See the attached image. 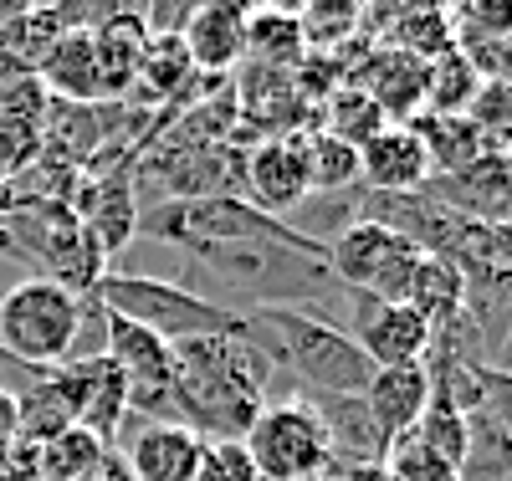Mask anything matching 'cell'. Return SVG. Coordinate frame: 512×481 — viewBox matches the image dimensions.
<instances>
[{"mask_svg": "<svg viewBox=\"0 0 512 481\" xmlns=\"http://www.w3.org/2000/svg\"><path fill=\"white\" fill-rule=\"evenodd\" d=\"M241 318L297 395H364V384L374 379L364 348L308 308H251Z\"/></svg>", "mask_w": 512, "mask_h": 481, "instance_id": "cell-1", "label": "cell"}, {"mask_svg": "<svg viewBox=\"0 0 512 481\" xmlns=\"http://www.w3.org/2000/svg\"><path fill=\"white\" fill-rule=\"evenodd\" d=\"M93 292H98V302H103L108 313L149 328L169 348L190 343V338H221V333H236L241 328V313L236 308H226V302H216V297H200L195 287L169 282V277L113 272L108 267Z\"/></svg>", "mask_w": 512, "mask_h": 481, "instance_id": "cell-2", "label": "cell"}, {"mask_svg": "<svg viewBox=\"0 0 512 481\" xmlns=\"http://www.w3.org/2000/svg\"><path fill=\"white\" fill-rule=\"evenodd\" d=\"M77 333V292L52 277H26L0 297V359L21 369H62Z\"/></svg>", "mask_w": 512, "mask_h": 481, "instance_id": "cell-3", "label": "cell"}, {"mask_svg": "<svg viewBox=\"0 0 512 481\" xmlns=\"http://www.w3.org/2000/svg\"><path fill=\"white\" fill-rule=\"evenodd\" d=\"M420 246L395 236L390 226H374V221H349L328 241L323 267L328 277L344 287V292H364L374 302H405L410 272L420 267Z\"/></svg>", "mask_w": 512, "mask_h": 481, "instance_id": "cell-4", "label": "cell"}, {"mask_svg": "<svg viewBox=\"0 0 512 481\" xmlns=\"http://www.w3.org/2000/svg\"><path fill=\"white\" fill-rule=\"evenodd\" d=\"M241 446L256 466V481H308V476L333 466L323 420L303 395L267 405L251 420V430L241 435Z\"/></svg>", "mask_w": 512, "mask_h": 481, "instance_id": "cell-5", "label": "cell"}, {"mask_svg": "<svg viewBox=\"0 0 512 481\" xmlns=\"http://www.w3.org/2000/svg\"><path fill=\"white\" fill-rule=\"evenodd\" d=\"M241 200L277 215V221H292V215L313 200L303 128H292V134H267L256 149L241 154Z\"/></svg>", "mask_w": 512, "mask_h": 481, "instance_id": "cell-6", "label": "cell"}, {"mask_svg": "<svg viewBox=\"0 0 512 481\" xmlns=\"http://www.w3.org/2000/svg\"><path fill=\"white\" fill-rule=\"evenodd\" d=\"M354 323L344 328L374 369H405V364H425L431 354V323L405 302H374L364 292H349Z\"/></svg>", "mask_w": 512, "mask_h": 481, "instance_id": "cell-7", "label": "cell"}, {"mask_svg": "<svg viewBox=\"0 0 512 481\" xmlns=\"http://www.w3.org/2000/svg\"><path fill=\"white\" fill-rule=\"evenodd\" d=\"M359 180L364 190H384V195H410L436 180L425 139L415 134V123H384L379 134L359 149Z\"/></svg>", "mask_w": 512, "mask_h": 481, "instance_id": "cell-8", "label": "cell"}, {"mask_svg": "<svg viewBox=\"0 0 512 481\" xmlns=\"http://www.w3.org/2000/svg\"><path fill=\"white\" fill-rule=\"evenodd\" d=\"M425 405H431V374H425V364L374 369V379L364 384V410H369L384 446L405 441V435L420 425Z\"/></svg>", "mask_w": 512, "mask_h": 481, "instance_id": "cell-9", "label": "cell"}, {"mask_svg": "<svg viewBox=\"0 0 512 481\" xmlns=\"http://www.w3.org/2000/svg\"><path fill=\"white\" fill-rule=\"evenodd\" d=\"M200 451H205V441L190 425L144 420L134 430V441H128L123 461H128V471H134V481H195Z\"/></svg>", "mask_w": 512, "mask_h": 481, "instance_id": "cell-10", "label": "cell"}, {"mask_svg": "<svg viewBox=\"0 0 512 481\" xmlns=\"http://www.w3.org/2000/svg\"><path fill=\"white\" fill-rule=\"evenodd\" d=\"M318 420H323V435H328V456H333V471H354V466H384L390 446L379 441V430L364 410V395H303Z\"/></svg>", "mask_w": 512, "mask_h": 481, "instance_id": "cell-11", "label": "cell"}, {"mask_svg": "<svg viewBox=\"0 0 512 481\" xmlns=\"http://www.w3.org/2000/svg\"><path fill=\"white\" fill-rule=\"evenodd\" d=\"M349 87H359V93L384 113V123H415L425 113V62H415L395 47L374 52Z\"/></svg>", "mask_w": 512, "mask_h": 481, "instance_id": "cell-12", "label": "cell"}, {"mask_svg": "<svg viewBox=\"0 0 512 481\" xmlns=\"http://www.w3.org/2000/svg\"><path fill=\"white\" fill-rule=\"evenodd\" d=\"M72 405H77V425L93 430L103 446H118V430L128 425V384L108 359L93 364H62Z\"/></svg>", "mask_w": 512, "mask_h": 481, "instance_id": "cell-13", "label": "cell"}, {"mask_svg": "<svg viewBox=\"0 0 512 481\" xmlns=\"http://www.w3.org/2000/svg\"><path fill=\"white\" fill-rule=\"evenodd\" d=\"M180 41H185L195 72H226L246 57V16L236 0H205L180 26Z\"/></svg>", "mask_w": 512, "mask_h": 481, "instance_id": "cell-14", "label": "cell"}, {"mask_svg": "<svg viewBox=\"0 0 512 481\" xmlns=\"http://www.w3.org/2000/svg\"><path fill=\"white\" fill-rule=\"evenodd\" d=\"M36 82L47 87V98H57V103H98V98H103V87H98L93 26L62 31V36L52 41V52L41 57Z\"/></svg>", "mask_w": 512, "mask_h": 481, "instance_id": "cell-15", "label": "cell"}, {"mask_svg": "<svg viewBox=\"0 0 512 481\" xmlns=\"http://www.w3.org/2000/svg\"><path fill=\"white\" fill-rule=\"evenodd\" d=\"M144 47H149L144 16H108V21L93 26V52H98V87H103V98L123 103L128 93H134Z\"/></svg>", "mask_w": 512, "mask_h": 481, "instance_id": "cell-16", "label": "cell"}, {"mask_svg": "<svg viewBox=\"0 0 512 481\" xmlns=\"http://www.w3.org/2000/svg\"><path fill=\"white\" fill-rule=\"evenodd\" d=\"M72 425H77V405H72V389H67L62 369L36 374V384L16 395V441L21 446L41 451V446L57 441V435L72 430Z\"/></svg>", "mask_w": 512, "mask_h": 481, "instance_id": "cell-17", "label": "cell"}, {"mask_svg": "<svg viewBox=\"0 0 512 481\" xmlns=\"http://www.w3.org/2000/svg\"><path fill=\"white\" fill-rule=\"evenodd\" d=\"M461 302H466V277L446 256H420V267L410 272V287H405V308H415L436 333L441 323L461 313Z\"/></svg>", "mask_w": 512, "mask_h": 481, "instance_id": "cell-18", "label": "cell"}, {"mask_svg": "<svg viewBox=\"0 0 512 481\" xmlns=\"http://www.w3.org/2000/svg\"><path fill=\"white\" fill-rule=\"evenodd\" d=\"M415 134L425 139V154H431L436 180H451V174H466L472 164H482L492 149L466 118H415Z\"/></svg>", "mask_w": 512, "mask_h": 481, "instance_id": "cell-19", "label": "cell"}, {"mask_svg": "<svg viewBox=\"0 0 512 481\" xmlns=\"http://www.w3.org/2000/svg\"><path fill=\"white\" fill-rule=\"evenodd\" d=\"M477 87H482V67L456 47L436 62H425V118H466Z\"/></svg>", "mask_w": 512, "mask_h": 481, "instance_id": "cell-20", "label": "cell"}, {"mask_svg": "<svg viewBox=\"0 0 512 481\" xmlns=\"http://www.w3.org/2000/svg\"><path fill=\"white\" fill-rule=\"evenodd\" d=\"M456 481H512V435L487 410L466 415V451Z\"/></svg>", "mask_w": 512, "mask_h": 481, "instance_id": "cell-21", "label": "cell"}, {"mask_svg": "<svg viewBox=\"0 0 512 481\" xmlns=\"http://www.w3.org/2000/svg\"><path fill=\"white\" fill-rule=\"evenodd\" d=\"M303 154H308V185L313 195H344L359 180V149L323 134V128H303Z\"/></svg>", "mask_w": 512, "mask_h": 481, "instance_id": "cell-22", "label": "cell"}, {"mask_svg": "<svg viewBox=\"0 0 512 481\" xmlns=\"http://www.w3.org/2000/svg\"><path fill=\"white\" fill-rule=\"evenodd\" d=\"M195 77V62L185 52L180 36H149L144 47V62H139V77H134V93L128 98H144V103H164L175 87H185Z\"/></svg>", "mask_w": 512, "mask_h": 481, "instance_id": "cell-23", "label": "cell"}, {"mask_svg": "<svg viewBox=\"0 0 512 481\" xmlns=\"http://www.w3.org/2000/svg\"><path fill=\"white\" fill-rule=\"evenodd\" d=\"M246 52L256 57V67L292 72V62L303 57V31L282 11H256V16H246Z\"/></svg>", "mask_w": 512, "mask_h": 481, "instance_id": "cell-24", "label": "cell"}, {"mask_svg": "<svg viewBox=\"0 0 512 481\" xmlns=\"http://www.w3.org/2000/svg\"><path fill=\"white\" fill-rule=\"evenodd\" d=\"M108 451H113V446H103L93 430L72 425V430L57 435V441L41 446V481H82Z\"/></svg>", "mask_w": 512, "mask_h": 481, "instance_id": "cell-25", "label": "cell"}, {"mask_svg": "<svg viewBox=\"0 0 512 481\" xmlns=\"http://www.w3.org/2000/svg\"><path fill=\"white\" fill-rule=\"evenodd\" d=\"M384 128V113L359 93V87H333V98L323 103V134H333V139H344V144H354V149H364L374 134Z\"/></svg>", "mask_w": 512, "mask_h": 481, "instance_id": "cell-26", "label": "cell"}, {"mask_svg": "<svg viewBox=\"0 0 512 481\" xmlns=\"http://www.w3.org/2000/svg\"><path fill=\"white\" fill-rule=\"evenodd\" d=\"M466 123L487 139L492 154H512V82L507 77H482L472 108H466Z\"/></svg>", "mask_w": 512, "mask_h": 481, "instance_id": "cell-27", "label": "cell"}, {"mask_svg": "<svg viewBox=\"0 0 512 481\" xmlns=\"http://www.w3.org/2000/svg\"><path fill=\"white\" fill-rule=\"evenodd\" d=\"M354 26H359V0H308L303 21H297L303 41H313V47H344Z\"/></svg>", "mask_w": 512, "mask_h": 481, "instance_id": "cell-28", "label": "cell"}, {"mask_svg": "<svg viewBox=\"0 0 512 481\" xmlns=\"http://www.w3.org/2000/svg\"><path fill=\"white\" fill-rule=\"evenodd\" d=\"M410 435H415L425 451H436L446 466H461V451H466V415H456L451 405L431 400V405H425V415H420V425H415Z\"/></svg>", "mask_w": 512, "mask_h": 481, "instance_id": "cell-29", "label": "cell"}, {"mask_svg": "<svg viewBox=\"0 0 512 481\" xmlns=\"http://www.w3.org/2000/svg\"><path fill=\"white\" fill-rule=\"evenodd\" d=\"M108 354V308L98 302V292H77V333L67 348V364H93Z\"/></svg>", "mask_w": 512, "mask_h": 481, "instance_id": "cell-30", "label": "cell"}, {"mask_svg": "<svg viewBox=\"0 0 512 481\" xmlns=\"http://www.w3.org/2000/svg\"><path fill=\"white\" fill-rule=\"evenodd\" d=\"M384 471H390V481H456V466H446L436 451H425L415 435H405V441L390 446Z\"/></svg>", "mask_w": 512, "mask_h": 481, "instance_id": "cell-31", "label": "cell"}, {"mask_svg": "<svg viewBox=\"0 0 512 481\" xmlns=\"http://www.w3.org/2000/svg\"><path fill=\"white\" fill-rule=\"evenodd\" d=\"M195 481H256V466L241 441H205Z\"/></svg>", "mask_w": 512, "mask_h": 481, "instance_id": "cell-32", "label": "cell"}, {"mask_svg": "<svg viewBox=\"0 0 512 481\" xmlns=\"http://www.w3.org/2000/svg\"><path fill=\"white\" fill-rule=\"evenodd\" d=\"M461 21L472 41H507L512 36V0H461Z\"/></svg>", "mask_w": 512, "mask_h": 481, "instance_id": "cell-33", "label": "cell"}, {"mask_svg": "<svg viewBox=\"0 0 512 481\" xmlns=\"http://www.w3.org/2000/svg\"><path fill=\"white\" fill-rule=\"evenodd\" d=\"M482 410L512 435V374L507 369H487L482 374Z\"/></svg>", "mask_w": 512, "mask_h": 481, "instance_id": "cell-34", "label": "cell"}, {"mask_svg": "<svg viewBox=\"0 0 512 481\" xmlns=\"http://www.w3.org/2000/svg\"><path fill=\"white\" fill-rule=\"evenodd\" d=\"M82 481H134V471H128V461H123V451L113 446L88 476H82Z\"/></svg>", "mask_w": 512, "mask_h": 481, "instance_id": "cell-35", "label": "cell"}, {"mask_svg": "<svg viewBox=\"0 0 512 481\" xmlns=\"http://www.w3.org/2000/svg\"><path fill=\"white\" fill-rule=\"evenodd\" d=\"M16 446V395L0 384V451Z\"/></svg>", "mask_w": 512, "mask_h": 481, "instance_id": "cell-36", "label": "cell"}, {"mask_svg": "<svg viewBox=\"0 0 512 481\" xmlns=\"http://www.w3.org/2000/svg\"><path fill=\"white\" fill-rule=\"evenodd\" d=\"M41 6V0H0V31H6V26H16L21 16H31Z\"/></svg>", "mask_w": 512, "mask_h": 481, "instance_id": "cell-37", "label": "cell"}, {"mask_svg": "<svg viewBox=\"0 0 512 481\" xmlns=\"http://www.w3.org/2000/svg\"><path fill=\"white\" fill-rule=\"evenodd\" d=\"M344 481H390V471L384 466H354V471H338Z\"/></svg>", "mask_w": 512, "mask_h": 481, "instance_id": "cell-38", "label": "cell"}, {"mask_svg": "<svg viewBox=\"0 0 512 481\" xmlns=\"http://www.w3.org/2000/svg\"><path fill=\"white\" fill-rule=\"evenodd\" d=\"M308 481H344V476H338V471L328 466V471H318V476H308Z\"/></svg>", "mask_w": 512, "mask_h": 481, "instance_id": "cell-39", "label": "cell"}, {"mask_svg": "<svg viewBox=\"0 0 512 481\" xmlns=\"http://www.w3.org/2000/svg\"><path fill=\"white\" fill-rule=\"evenodd\" d=\"M0 180H6V174H0Z\"/></svg>", "mask_w": 512, "mask_h": 481, "instance_id": "cell-40", "label": "cell"}]
</instances>
